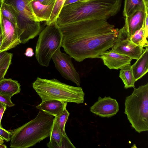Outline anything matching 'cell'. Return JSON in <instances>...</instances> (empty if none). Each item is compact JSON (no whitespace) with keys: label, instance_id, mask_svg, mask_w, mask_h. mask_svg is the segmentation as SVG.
<instances>
[{"label":"cell","instance_id":"44dd1931","mask_svg":"<svg viewBox=\"0 0 148 148\" xmlns=\"http://www.w3.org/2000/svg\"><path fill=\"white\" fill-rule=\"evenodd\" d=\"M13 55L6 51L0 52V81L4 78L11 64Z\"/></svg>","mask_w":148,"mask_h":148},{"label":"cell","instance_id":"52a82bcc","mask_svg":"<svg viewBox=\"0 0 148 148\" xmlns=\"http://www.w3.org/2000/svg\"><path fill=\"white\" fill-rule=\"evenodd\" d=\"M63 35L60 28L53 22L47 25L39 34L35 50V56L42 66L47 67L55 53L60 49Z\"/></svg>","mask_w":148,"mask_h":148},{"label":"cell","instance_id":"d6986e66","mask_svg":"<svg viewBox=\"0 0 148 148\" xmlns=\"http://www.w3.org/2000/svg\"><path fill=\"white\" fill-rule=\"evenodd\" d=\"M139 11L145 12L144 0H124L123 13L124 17L129 16Z\"/></svg>","mask_w":148,"mask_h":148},{"label":"cell","instance_id":"ac0fdd59","mask_svg":"<svg viewBox=\"0 0 148 148\" xmlns=\"http://www.w3.org/2000/svg\"><path fill=\"white\" fill-rule=\"evenodd\" d=\"M20 85L16 80L10 78H4L0 81V94L12 97L19 93Z\"/></svg>","mask_w":148,"mask_h":148},{"label":"cell","instance_id":"4dcf8cb0","mask_svg":"<svg viewBox=\"0 0 148 148\" xmlns=\"http://www.w3.org/2000/svg\"><path fill=\"white\" fill-rule=\"evenodd\" d=\"M42 4L46 5H48L54 3L56 0H37Z\"/></svg>","mask_w":148,"mask_h":148},{"label":"cell","instance_id":"9c48e42d","mask_svg":"<svg viewBox=\"0 0 148 148\" xmlns=\"http://www.w3.org/2000/svg\"><path fill=\"white\" fill-rule=\"evenodd\" d=\"M72 58L69 55L62 53L60 49L55 53L52 59L61 75L79 86L81 83L79 75L74 67Z\"/></svg>","mask_w":148,"mask_h":148},{"label":"cell","instance_id":"cb8c5ba5","mask_svg":"<svg viewBox=\"0 0 148 148\" xmlns=\"http://www.w3.org/2000/svg\"><path fill=\"white\" fill-rule=\"evenodd\" d=\"M65 0H56L49 21L46 22L47 25L55 22L62 8Z\"/></svg>","mask_w":148,"mask_h":148},{"label":"cell","instance_id":"83f0119b","mask_svg":"<svg viewBox=\"0 0 148 148\" xmlns=\"http://www.w3.org/2000/svg\"><path fill=\"white\" fill-rule=\"evenodd\" d=\"M11 97L7 95L0 94V102L6 104L9 107L13 106L14 104L12 101Z\"/></svg>","mask_w":148,"mask_h":148},{"label":"cell","instance_id":"30bf717a","mask_svg":"<svg viewBox=\"0 0 148 148\" xmlns=\"http://www.w3.org/2000/svg\"><path fill=\"white\" fill-rule=\"evenodd\" d=\"M1 24L3 37L0 52L6 51L21 43L18 38L16 25L3 16L0 13Z\"/></svg>","mask_w":148,"mask_h":148},{"label":"cell","instance_id":"6da1fadb","mask_svg":"<svg viewBox=\"0 0 148 148\" xmlns=\"http://www.w3.org/2000/svg\"><path fill=\"white\" fill-rule=\"evenodd\" d=\"M63 35L61 47L66 53L78 62L99 58L111 48L119 29L104 19L84 20L59 27Z\"/></svg>","mask_w":148,"mask_h":148},{"label":"cell","instance_id":"8d00e7d4","mask_svg":"<svg viewBox=\"0 0 148 148\" xmlns=\"http://www.w3.org/2000/svg\"><path fill=\"white\" fill-rule=\"evenodd\" d=\"M146 1H148V0H145Z\"/></svg>","mask_w":148,"mask_h":148},{"label":"cell","instance_id":"3957f363","mask_svg":"<svg viewBox=\"0 0 148 148\" xmlns=\"http://www.w3.org/2000/svg\"><path fill=\"white\" fill-rule=\"evenodd\" d=\"M53 116L42 111L33 119L12 132L10 147L27 148L32 147L50 136Z\"/></svg>","mask_w":148,"mask_h":148},{"label":"cell","instance_id":"9a60e30c","mask_svg":"<svg viewBox=\"0 0 148 148\" xmlns=\"http://www.w3.org/2000/svg\"><path fill=\"white\" fill-rule=\"evenodd\" d=\"M29 3L38 22H47L49 21L55 2L48 5H43L37 0H29Z\"/></svg>","mask_w":148,"mask_h":148},{"label":"cell","instance_id":"836d02e7","mask_svg":"<svg viewBox=\"0 0 148 148\" xmlns=\"http://www.w3.org/2000/svg\"><path fill=\"white\" fill-rule=\"evenodd\" d=\"M7 146L3 144H0V148H6Z\"/></svg>","mask_w":148,"mask_h":148},{"label":"cell","instance_id":"277c9868","mask_svg":"<svg viewBox=\"0 0 148 148\" xmlns=\"http://www.w3.org/2000/svg\"><path fill=\"white\" fill-rule=\"evenodd\" d=\"M32 87L42 101L54 100L77 104L84 102L85 93L81 87L66 84L55 78L38 77Z\"/></svg>","mask_w":148,"mask_h":148},{"label":"cell","instance_id":"7a4b0ae2","mask_svg":"<svg viewBox=\"0 0 148 148\" xmlns=\"http://www.w3.org/2000/svg\"><path fill=\"white\" fill-rule=\"evenodd\" d=\"M122 0H84L64 6L56 23L59 27L91 19L107 20L120 10Z\"/></svg>","mask_w":148,"mask_h":148},{"label":"cell","instance_id":"603a6c76","mask_svg":"<svg viewBox=\"0 0 148 148\" xmlns=\"http://www.w3.org/2000/svg\"><path fill=\"white\" fill-rule=\"evenodd\" d=\"M130 38L133 42L137 45L143 47H148V42L145 37L144 24L141 28L130 36Z\"/></svg>","mask_w":148,"mask_h":148},{"label":"cell","instance_id":"7c38bea8","mask_svg":"<svg viewBox=\"0 0 148 148\" xmlns=\"http://www.w3.org/2000/svg\"><path fill=\"white\" fill-rule=\"evenodd\" d=\"M99 58L104 64L110 69H119L124 66L130 64L132 59L130 58L114 52L111 50L102 53Z\"/></svg>","mask_w":148,"mask_h":148},{"label":"cell","instance_id":"e0dca14e","mask_svg":"<svg viewBox=\"0 0 148 148\" xmlns=\"http://www.w3.org/2000/svg\"><path fill=\"white\" fill-rule=\"evenodd\" d=\"M133 74L136 81L141 78L148 71V47L135 62L131 66Z\"/></svg>","mask_w":148,"mask_h":148},{"label":"cell","instance_id":"d6a6232c","mask_svg":"<svg viewBox=\"0 0 148 148\" xmlns=\"http://www.w3.org/2000/svg\"><path fill=\"white\" fill-rule=\"evenodd\" d=\"M2 41H3V37H2V35L0 37V48L1 47V46Z\"/></svg>","mask_w":148,"mask_h":148},{"label":"cell","instance_id":"5b68a950","mask_svg":"<svg viewBox=\"0 0 148 148\" xmlns=\"http://www.w3.org/2000/svg\"><path fill=\"white\" fill-rule=\"evenodd\" d=\"M124 113L138 133L148 130V83L134 88L125 101Z\"/></svg>","mask_w":148,"mask_h":148},{"label":"cell","instance_id":"5bb4252c","mask_svg":"<svg viewBox=\"0 0 148 148\" xmlns=\"http://www.w3.org/2000/svg\"><path fill=\"white\" fill-rule=\"evenodd\" d=\"M145 17V12L141 11L124 17L125 25L123 27L130 36L142 27L144 24Z\"/></svg>","mask_w":148,"mask_h":148},{"label":"cell","instance_id":"7402d4cb","mask_svg":"<svg viewBox=\"0 0 148 148\" xmlns=\"http://www.w3.org/2000/svg\"><path fill=\"white\" fill-rule=\"evenodd\" d=\"M0 13L16 25L17 14L15 8L12 5L3 2H0Z\"/></svg>","mask_w":148,"mask_h":148},{"label":"cell","instance_id":"4fadbf2b","mask_svg":"<svg viewBox=\"0 0 148 148\" xmlns=\"http://www.w3.org/2000/svg\"><path fill=\"white\" fill-rule=\"evenodd\" d=\"M50 136V140L47 145L49 148H75L67 135L63 134L55 118Z\"/></svg>","mask_w":148,"mask_h":148},{"label":"cell","instance_id":"8992f818","mask_svg":"<svg viewBox=\"0 0 148 148\" xmlns=\"http://www.w3.org/2000/svg\"><path fill=\"white\" fill-rule=\"evenodd\" d=\"M29 0H0L12 6L17 14L16 25L21 43L25 44L37 36L41 32L37 21L30 5Z\"/></svg>","mask_w":148,"mask_h":148},{"label":"cell","instance_id":"d4e9b609","mask_svg":"<svg viewBox=\"0 0 148 148\" xmlns=\"http://www.w3.org/2000/svg\"><path fill=\"white\" fill-rule=\"evenodd\" d=\"M69 114L70 113L66 109L61 114L55 117L60 130L64 135H66L65 130V127Z\"/></svg>","mask_w":148,"mask_h":148},{"label":"cell","instance_id":"ffe728a7","mask_svg":"<svg viewBox=\"0 0 148 148\" xmlns=\"http://www.w3.org/2000/svg\"><path fill=\"white\" fill-rule=\"evenodd\" d=\"M119 77L124 85V88H134L135 81L132 71L131 65H126L120 69Z\"/></svg>","mask_w":148,"mask_h":148},{"label":"cell","instance_id":"ba28073f","mask_svg":"<svg viewBox=\"0 0 148 148\" xmlns=\"http://www.w3.org/2000/svg\"><path fill=\"white\" fill-rule=\"evenodd\" d=\"M111 49V50L114 52L136 60L145 49L133 42L123 27L119 29L117 39Z\"/></svg>","mask_w":148,"mask_h":148},{"label":"cell","instance_id":"1f68e13d","mask_svg":"<svg viewBox=\"0 0 148 148\" xmlns=\"http://www.w3.org/2000/svg\"><path fill=\"white\" fill-rule=\"evenodd\" d=\"M83 0H65L63 6Z\"/></svg>","mask_w":148,"mask_h":148},{"label":"cell","instance_id":"2e32d148","mask_svg":"<svg viewBox=\"0 0 148 148\" xmlns=\"http://www.w3.org/2000/svg\"><path fill=\"white\" fill-rule=\"evenodd\" d=\"M67 103L66 102L49 100L42 101L36 108L55 117L61 114L66 109Z\"/></svg>","mask_w":148,"mask_h":148},{"label":"cell","instance_id":"484cf974","mask_svg":"<svg viewBox=\"0 0 148 148\" xmlns=\"http://www.w3.org/2000/svg\"><path fill=\"white\" fill-rule=\"evenodd\" d=\"M145 5V17L144 31L145 38L147 39L148 36V1L144 0Z\"/></svg>","mask_w":148,"mask_h":148},{"label":"cell","instance_id":"f1b7e54d","mask_svg":"<svg viewBox=\"0 0 148 148\" xmlns=\"http://www.w3.org/2000/svg\"><path fill=\"white\" fill-rule=\"evenodd\" d=\"M7 105L1 102H0V127H2L1 123V121L3 113L5 111Z\"/></svg>","mask_w":148,"mask_h":148},{"label":"cell","instance_id":"4316f807","mask_svg":"<svg viewBox=\"0 0 148 148\" xmlns=\"http://www.w3.org/2000/svg\"><path fill=\"white\" fill-rule=\"evenodd\" d=\"M12 132H10L0 127V137L4 140L8 142L10 140L12 136Z\"/></svg>","mask_w":148,"mask_h":148},{"label":"cell","instance_id":"d590c367","mask_svg":"<svg viewBox=\"0 0 148 148\" xmlns=\"http://www.w3.org/2000/svg\"><path fill=\"white\" fill-rule=\"evenodd\" d=\"M2 34V29L1 24L0 23V37Z\"/></svg>","mask_w":148,"mask_h":148},{"label":"cell","instance_id":"8fae6325","mask_svg":"<svg viewBox=\"0 0 148 148\" xmlns=\"http://www.w3.org/2000/svg\"><path fill=\"white\" fill-rule=\"evenodd\" d=\"M119 105L116 99L110 96L103 98L99 97L97 101L90 108L93 113L102 117H110L116 114Z\"/></svg>","mask_w":148,"mask_h":148},{"label":"cell","instance_id":"f546056e","mask_svg":"<svg viewBox=\"0 0 148 148\" xmlns=\"http://www.w3.org/2000/svg\"><path fill=\"white\" fill-rule=\"evenodd\" d=\"M24 54L28 57H32L34 54L33 49L30 47L27 48Z\"/></svg>","mask_w":148,"mask_h":148},{"label":"cell","instance_id":"e575fe53","mask_svg":"<svg viewBox=\"0 0 148 148\" xmlns=\"http://www.w3.org/2000/svg\"><path fill=\"white\" fill-rule=\"evenodd\" d=\"M4 143V140L0 137V144H3Z\"/></svg>","mask_w":148,"mask_h":148}]
</instances>
